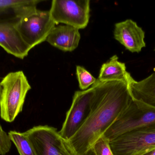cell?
I'll use <instances>...</instances> for the list:
<instances>
[{"label": "cell", "instance_id": "cell-1", "mask_svg": "<svg viewBox=\"0 0 155 155\" xmlns=\"http://www.w3.org/2000/svg\"><path fill=\"white\" fill-rule=\"evenodd\" d=\"M90 114L83 126L67 140L74 155H83L104 135L133 99L128 83L97 79Z\"/></svg>", "mask_w": 155, "mask_h": 155}, {"label": "cell", "instance_id": "cell-2", "mask_svg": "<svg viewBox=\"0 0 155 155\" xmlns=\"http://www.w3.org/2000/svg\"><path fill=\"white\" fill-rule=\"evenodd\" d=\"M31 85L22 71L11 72L0 82V115L8 123L14 121L22 111Z\"/></svg>", "mask_w": 155, "mask_h": 155}, {"label": "cell", "instance_id": "cell-3", "mask_svg": "<svg viewBox=\"0 0 155 155\" xmlns=\"http://www.w3.org/2000/svg\"><path fill=\"white\" fill-rule=\"evenodd\" d=\"M155 123V107L132 99L104 136L109 141L127 132Z\"/></svg>", "mask_w": 155, "mask_h": 155}, {"label": "cell", "instance_id": "cell-4", "mask_svg": "<svg viewBox=\"0 0 155 155\" xmlns=\"http://www.w3.org/2000/svg\"><path fill=\"white\" fill-rule=\"evenodd\" d=\"M23 133L35 155H74L67 140L54 127L38 126Z\"/></svg>", "mask_w": 155, "mask_h": 155}, {"label": "cell", "instance_id": "cell-5", "mask_svg": "<svg viewBox=\"0 0 155 155\" xmlns=\"http://www.w3.org/2000/svg\"><path fill=\"white\" fill-rule=\"evenodd\" d=\"M110 146L114 155H143L155 148V123L123 134Z\"/></svg>", "mask_w": 155, "mask_h": 155}, {"label": "cell", "instance_id": "cell-6", "mask_svg": "<svg viewBox=\"0 0 155 155\" xmlns=\"http://www.w3.org/2000/svg\"><path fill=\"white\" fill-rule=\"evenodd\" d=\"M49 12L56 25L63 23L78 30L84 29L90 18V1L53 0Z\"/></svg>", "mask_w": 155, "mask_h": 155}, {"label": "cell", "instance_id": "cell-7", "mask_svg": "<svg viewBox=\"0 0 155 155\" xmlns=\"http://www.w3.org/2000/svg\"><path fill=\"white\" fill-rule=\"evenodd\" d=\"M56 25L49 11L37 10L31 15L17 20L18 31L31 49L46 41Z\"/></svg>", "mask_w": 155, "mask_h": 155}, {"label": "cell", "instance_id": "cell-8", "mask_svg": "<svg viewBox=\"0 0 155 155\" xmlns=\"http://www.w3.org/2000/svg\"><path fill=\"white\" fill-rule=\"evenodd\" d=\"M94 89L90 88L75 92L71 106L66 114L60 134L69 140L81 128L88 118L91 110Z\"/></svg>", "mask_w": 155, "mask_h": 155}, {"label": "cell", "instance_id": "cell-9", "mask_svg": "<svg viewBox=\"0 0 155 155\" xmlns=\"http://www.w3.org/2000/svg\"><path fill=\"white\" fill-rule=\"evenodd\" d=\"M17 20H0V46L8 53L23 59L31 49L21 36Z\"/></svg>", "mask_w": 155, "mask_h": 155}, {"label": "cell", "instance_id": "cell-10", "mask_svg": "<svg viewBox=\"0 0 155 155\" xmlns=\"http://www.w3.org/2000/svg\"><path fill=\"white\" fill-rule=\"evenodd\" d=\"M114 37L127 50L132 53H139L146 46L144 31L131 19L115 25Z\"/></svg>", "mask_w": 155, "mask_h": 155}, {"label": "cell", "instance_id": "cell-11", "mask_svg": "<svg viewBox=\"0 0 155 155\" xmlns=\"http://www.w3.org/2000/svg\"><path fill=\"white\" fill-rule=\"evenodd\" d=\"M80 38L78 29L70 25H60L54 28L46 41L64 52H72L78 46Z\"/></svg>", "mask_w": 155, "mask_h": 155}, {"label": "cell", "instance_id": "cell-12", "mask_svg": "<svg viewBox=\"0 0 155 155\" xmlns=\"http://www.w3.org/2000/svg\"><path fill=\"white\" fill-rule=\"evenodd\" d=\"M128 86L133 99L155 107V72L141 81L133 78Z\"/></svg>", "mask_w": 155, "mask_h": 155}, {"label": "cell", "instance_id": "cell-13", "mask_svg": "<svg viewBox=\"0 0 155 155\" xmlns=\"http://www.w3.org/2000/svg\"><path fill=\"white\" fill-rule=\"evenodd\" d=\"M133 78L127 71L125 64L118 61L117 56L114 55L102 66L97 80L101 82L123 81L129 83Z\"/></svg>", "mask_w": 155, "mask_h": 155}, {"label": "cell", "instance_id": "cell-14", "mask_svg": "<svg viewBox=\"0 0 155 155\" xmlns=\"http://www.w3.org/2000/svg\"><path fill=\"white\" fill-rule=\"evenodd\" d=\"M41 1L37 0H0V15H12L20 20L35 13L37 5Z\"/></svg>", "mask_w": 155, "mask_h": 155}, {"label": "cell", "instance_id": "cell-15", "mask_svg": "<svg viewBox=\"0 0 155 155\" xmlns=\"http://www.w3.org/2000/svg\"><path fill=\"white\" fill-rule=\"evenodd\" d=\"M8 135L20 155H35L30 142L23 133L11 131L8 133Z\"/></svg>", "mask_w": 155, "mask_h": 155}, {"label": "cell", "instance_id": "cell-16", "mask_svg": "<svg viewBox=\"0 0 155 155\" xmlns=\"http://www.w3.org/2000/svg\"><path fill=\"white\" fill-rule=\"evenodd\" d=\"M76 75L79 87L82 90H86L96 81L97 79L89 72L79 66H76Z\"/></svg>", "mask_w": 155, "mask_h": 155}, {"label": "cell", "instance_id": "cell-17", "mask_svg": "<svg viewBox=\"0 0 155 155\" xmlns=\"http://www.w3.org/2000/svg\"><path fill=\"white\" fill-rule=\"evenodd\" d=\"M96 155H114L110 146V141L104 136L98 138L93 145Z\"/></svg>", "mask_w": 155, "mask_h": 155}, {"label": "cell", "instance_id": "cell-18", "mask_svg": "<svg viewBox=\"0 0 155 155\" xmlns=\"http://www.w3.org/2000/svg\"><path fill=\"white\" fill-rule=\"evenodd\" d=\"M9 135L3 130L0 125V155H5L10 151L12 146Z\"/></svg>", "mask_w": 155, "mask_h": 155}, {"label": "cell", "instance_id": "cell-19", "mask_svg": "<svg viewBox=\"0 0 155 155\" xmlns=\"http://www.w3.org/2000/svg\"><path fill=\"white\" fill-rule=\"evenodd\" d=\"M83 155H96V154L94 152L93 147H92L91 148H90L87 152H86V153Z\"/></svg>", "mask_w": 155, "mask_h": 155}, {"label": "cell", "instance_id": "cell-20", "mask_svg": "<svg viewBox=\"0 0 155 155\" xmlns=\"http://www.w3.org/2000/svg\"><path fill=\"white\" fill-rule=\"evenodd\" d=\"M143 155H155V148L151 150L149 152H147V153L144 154Z\"/></svg>", "mask_w": 155, "mask_h": 155}, {"label": "cell", "instance_id": "cell-21", "mask_svg": "<svg viewBox=\"0 0 155 155\" xmlns=\"http://www.w3.org/2000/svg\"><path fill=\"white\" fill-rule=\"evenodd\" d=\"M154 50H155V49H154Z\"/></svg>", "mask_w": 155, "mask_h": 155}]
</instances>
